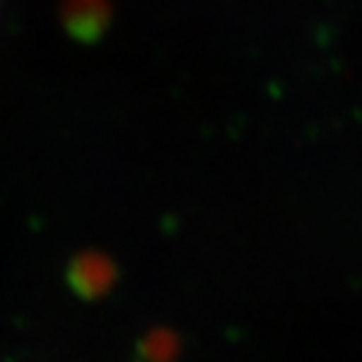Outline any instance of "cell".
<instances>
[{"mask_svg": "<svg viewBox=\"0 0 362 362\" xmlns=\"http://www.w3.org/2000/svg\"><path fill=\"white\" fill-rule=\"evenodd\" d=\"M69 285L83 299H97L106 294L115 280V266L99 252H81L74 257L66 271Z\"/></svg>", "mask_w": 362, "mask_h": 362, "instance_id": "cell-1", "label": "cell"}]
</instances>
